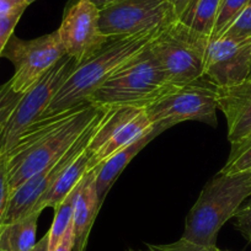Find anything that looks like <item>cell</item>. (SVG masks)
<instances>
[{
  "label": "cell",
  "instance_id": "obj_23",
  "mask_svg": "<svg viewBox=\"0 0 251 251\" xmlns=\"http://www.w3.org/2000/svg\"><path fill=\"white\" fill-rule=\"evenodd\" d=\"M222 37L234 41H244L251 38V0Z\"/></svg>",
  "mask_w": 251,
  "mask_h": 251
},
{
  "label": "cell",
  "instance_id": "obj_9",
  "mask_svg": "<svg viewBox=\"0 0 251 251\" xmlns=\"http://www.w3.org/2000/svg\"><path fill=\"white\" fill-rule=\"evenodd\" d=\"M108 108L110 107H102V110L94 118L93 122L88 126V128L80 134V137L74 142L73 146L57 161L48 165L47 168L41 170L36 175L31 176L30 178H27L25 182L21 183L18 188H15L11 192L10 197H9L8 207H6L5 214H4L3 222H1V228L4 226L13 223V222L25 218L28 214L32 213L33 207L37 203L38 200L54 183V181L63 173V170L68 165H71L88 148L89 143L100 127Z\"/></svg>",
  "mask_w": 251,
  "mask_h": 251
},
{
  "label": "cell",
  "instance_id": "obj_5",
  "mask_svg": "<svg viewBox=\"0 0 251 251\" xmlns=\"http://www.w3.org/2000/svg\"><path fill=\"white\" fill-rule=\"evenodd\" d=\"M76 64L66 54L27 91L15 98L0 96V156L8 154L26 129L40 120Z\"/></svg>",
  "mask_w": 251,
  "mask_h": 251
},
{
  "label": "cell",
  "instance_id": "obj_36",
  "mask_svg": "<svg viewBox=\"0 0 251 251\" xmlns=\"http://www.w3.org/2000/svg\"><path fill=\"white\" fill-rule=\"evenodd\" d=\"M214 251H226V250H221V249L216 248V249H214Z\"/></svg>",
  "mask_w": 251,
  "mask_h": 251
},
{
  "label": "cell",
  "instance_id": "obj_12",
  "mask_svg": "<svg viewBox=\"0 0 251 251\" xmlns=\"http://www.w3.org/2000/svg\"><path fill=\"white\" fill-rule=\"evenodd\" d=\"M100 10L91 0H71L58 28L62 45L78 64L102 48L110 37L100 31Z\"/></svg>",
  "mask_w": 251,
  "mask_h": 251
},
{
  "label": "cell",
  "instance_id": "obj_16",
  "mask_svg": "<svg viewBox=\"0 0 251 251\" xmlns=\"http://www.w3.org/2000/svg\"><path fill=\"white\" fill-rule=\"evenodd\" d=\"M161 133H163V132H161L160 129L153 128V131H151V133L142 137L141 139H138V141H136L134 143H132L131 146L126 147L122 151H117V153H115L113 155H111L110 158L106 159L105 161L99 164L98 175H96L95 178V185L100 206H102L106 195L108 194L110 188L112 187L113 182L117 180L118 176H120L121 173L125 170L126 166L131 163L132 159L136 158V155L142 151V149L146 148L153 139H155L156 137Z\"/></svg>",
  "mask_w": 251,
  "mask_h": 251
},
{
  "label": "cell",
  "instance_id": "obj_33",
  "mask_svg": "<svg viewBox=\"0 0 251 251\" xmlns=\"http://www.w3.org/2000/svg\"><path fill=\"white\" fill-rule=\"evenodd\" d=\"M35 1H37V0H26V3H27V5H31V4L35 3Z\"/></svg>",
  "mask_w": 251,
  "mask_h": 251
},
{
  "label": "cell",
  "instance_id": "obj_26",
  "mask_svg": "<svg viewBox=\"0 0 251 251\" xmlns=\"http://www.w3.org/2000/svg\"><path fill=\"white\" fill-rule=\"evenodd\" d=\"M10 197V186H9L8 175V159L5 155L0 156V228L8 207Z\"/></svg>",
  "mask_w": 251,
  "mask_h": 251
},
{
  "label": "cell",
  "instance_id": "obj_19",
  "mask_svg": "<svg viewBox=\"0 0 251 251\" xmlns=\"http://www.w3.org/2000/svg\"><path fill=\"white\" fill-rule=\"evenodd\" d=\"M221 0H194L178 21L196 33L211 38Z\"/></svg>",
  "mask_w": 251,
  "mask_h": 251
},
{
  "label": "cell",
  "instance_id": "obj_7",
  "mask_svg": "<svg viewBox=\"0 0 251 251\" xmlns=\"http://www.w3.org/2000/svg\"><path fill=\"white\" fill-rule=\"evenodd\" d=\"M208 40L177 20L164 27L149 47L171 85L180 86L204 76Z\"/></svg>",
  "mask_w": 251,
  "mask_h": 251
},
{
  "label": "cell",
  "instance_id": "obj_28",
  "mask_svg": "<svg viewBox=\"0 0 251 251\" xmlns=\"http://www.w3.org/2000/svg\"><path fill=\"white\" fill-rule=\"evenodd\" d=\"M27 6L26 0H0V15L14 13L21 9L26 10Z\"/></svg>",
  "mask_w": 251,
  "mask_h": 251
},
{
  "label": "cell",
  "instance_id": "obj_31",
  "mask_svg": "<svg viewBox=\"0 0 251 251\" xmlns=\"http://www.w3.org/2000/svg\"><path fill=\"white\" fill-rule=\"evenodd\" d=\"M30 251H50V234L47 233L35 244Z\"/></svg>",
  "mask_w": 251,
  "mask_h": 251
},
{
  "label": "cell",
  "instance_id": "obj_17",
  "mask_svg": "<svg viewBox=\"0 0 251 251\" xmlns=\"http://www.w3.org/2000/svg\"><path fill=\"white\" fill-rule=\"evenodd\" d=\"M91 153L88 148L60 174L52 186L41 196L33 207L32 213H41L45 208H57L60 202L68 196L69 192L78 185L88 173V164Z\"/></svg>",
  "mask_w": 251,
  "mask_h": 251
},
{
  "label": "cell",
  "instance_id": "obj_10",
  "mask_svg": "<svg viewBox=\"0 0 251 251\" xmlns=\"http://www.w3.org/2000/svg\"><path fill=\"white\" fill-rule=\"evenodd\" d=\"M175 21L169 0H120L100 10L99 25L106 37H125L161 30Z\"/></svg>",
  "mask_w": 251,
  "mask_h": 251
},
{
  "label": "cell",
  "instance_id": "obj_8",
  "mask_svg": "<svg viewBox=\"0 0 251 251\" xmlns=\"http://www.w3.org/2000/svg\"><path fill=\"white\" fill-rule=\"evenodd\" d=\"M66 54L58 30L33 40L13 35L1 57L13 63L14 75L0 90V96L15 98L27 91Z\"/></svg>",
  "mask_w": 251,
  "mask_h": 251
},
{
  "label": "cell",
  "instance_id": "obj_27",
  "mask_svg": "<svg viewBox=\"0 0 251 251\" xmlns=\"http://www.w3.org/2000/svg\"><path fill=\"white\" fill-rule=\"evenodd\" d=\"M235 228L251 245V200L236 212Z\"/></svg>",
  "mask_w": 251,
  "mask_h": 251
},
{
  "label": "cell",
  "instance_id": "obj_3",
  "mask_svg": "<svg viewBox=\"0 0 251 251\" xmlns=\"http://www.w3.org/2000/svg\"><path fill=\"white\" fill-rule=\"evenodd\" d=\"M251 196V171L218 173L207 182L188 212L181 238L197 245L214 248L222 226Z\"/></svg>",
  "mask_w": 251,
  "mask_h": 251
},
{
  "label": "cell",
  "instance_id": "obj_4",
  "mask_svg": "<svg viewBox=\"0 0 251 251\" xmlns=\"http://www.w3.org/2000/svg\"><path fill=\"white\" fill-rule=\"evenodd\" d=\"M149 46L94 91L89 102L102 107L146 108L170 90L174 85Z\"/></svg>",
  "mask_w": 251,
  "mask_h": 251
},
{
  "label": "cell",
  "instance_id": "obj_6",
  "mask_svg": "<svg viewBox=\"0 0 251 251\" xmlns=\"http://www.w3.org/2000/svg\"><path fill=\"white\" fill-rule=\"evenodd\" d=\"M217 91L218 86L202 76L185 85L173 86L144 110L153 128L161 132L185 121H199L216 127Z\"/></svg>",
  "mask_w": 251,
  "mask_h": 251
},
{
  "label": "cell",
  "instance_id": "obj_2",
  "mask_svg": "<svg viewBox=\"0 0 251 251\" xmlns=\"http://www.w3.org/2000/svg\"><path fill=\"white\" fill-rule=\"evenodd\" d=\"M161 30L108 38L107 42L95 54L80 64H76L41 118L58 115L69 108L89 102L94 91L98 90L134 55L148 47Z\"/></svg>",
  "mask_w": 251,
  "mask_h": 251
},
{
  "label": "cell",
  "instance_id": "obj_21",
  "mask_svg": "<svg viewBox=\"0 0 251 251\" xmlns=\"http://www.w3.org/2000/svg\"><path fill=\"white\" fill-rule=\"evenodd\" d=\"M251 171V134L231 143L230 153L219 173L236 174Z\"/></svg>",
  "mask_w": 251,
  "mask_h": 251
},
{
  "label": "cell",
  "instance_id": "obj_15",
  "mask_svg": "<svg viewBox=\"0 0 251 251\" xmlns=\"http://www.w3.org/2000/svg\"><path fill=\"white\" fill-rule=\"evenodd\" d=\"M96 175H98V166L89 170L81 180V187L74 204L73 222H72L74 233L73 251H85L89 233L101 208L95 185Z\"/></svg>",
  "mask_w": 251,
  "mask_h": 251
},
{
  "label": "cell",
  "instance_id": "obj_22",
  "mask_svg": "<svg viewBox=\"0 0 251 251\" xmlns=\"http://www.w3.org/2000/svg\"><path fill=\"white\" fill-rule=\"evenodd\" d=\"M250 0H221L218 15H217L216 24H214L213 32L211 38H221L226 32L229 27L238 19L241 11L245 9Z\"/></svg>",
  "mask_w": 251,
  "mask_h": 251
},
{
  "label": "cell",
  "instance_id": "obj_37",
  "mask_svg": "<svg viewBox=\"0 0 251 251\" xmlns=\"http://www.w3.org/2000/svg\"><path fill=\"white\" fill-rule=\"evenodd\" d=\"M0 129H1V118H0Z\"/></svg>",
  "mask_w": 251,
  "mask_h": 251
},
{
  "label": "cell",
  "instance_id": "obj_30",
  "mask_svg": "<svg viewBox=\"0 0 251 251\" xmlns=\"http://www.w3.org/2000/svg\"><path fill=\"white\" fill-rule=\"evenodd\" d=\"M169 1H170L171 5H173L174 11H175L176 14V18H177L178 20L194 0H169Z\"/></svg>",
  "mask_w": 251,
  "mask_h": 251
},
{
  "label": "cell",
  "instance_id": "obj_29",
  "mask_svg": "<svg viewBox=\"0 0 251 251\" xmlns=\"http://www.w3.org/2000/svg\"><path fill=\"white\" fill-rule=\"evenodd\" d=\"M74 249V233H73V224H71L68 229H67L66 234L60 240L59 245L54 249L53 251H73Z\"/></svg>",
  "mask_w": 251,
  "mask_h": 251
},
{
  "label": "cell",
  "instance_id": "obj_14",
  "mask_svg": "<svg viewBox=\"0 0 251 251\" xmlns=\"http://www.w3.org/2000/svg\"><path fill=\"white\" fill-rule=\"evenodd\" d=\"M217 105L226 116L230 144L251 134V80L218 88Z\"/></svg>",
  "mask_w": 251,
  "mask_h": 251
},
{
  "label": "cell",
  "instance_id": "obj_20",
  "mask_svg": "<svg viewBox=\"0 0 251 251\" xmlns=\"http://www.w3.org/2000/svg\"><path fill=\"white\" fill-rule=\"evenodd\" d=\"M80 187L81 181L69 192L68 196L60 202L59 206L54 208V219H53L50 229L48 230V234H50V251H53L59 245L60 240H62V238L66 234L67 229L71 226L72 222H73L74 204H75V200L79 191H80Z\"/></svg>",
  "mask_w": 251,
  "mask_h": 251
},
{
  "label": "cell",
  "instance_id": "obj_35",
  "mask_svg": "<svg viewBox=\"0 0 251 251\" xmlns=\"http://www.w3.org/2000/svg\"><path fill=\"white\" fill-rule=\"evenodd\" d=\"M127 251H143V250H134V249H128Z\"/></svg>",
  "mask_w": 251,
  "mask_h": 251
},
{
  "label": "cell",
  "instance_id": "obj_1",
  "mask_svg": "<svg viewBox=\"0 0 251 251\" xmlns=\"http://www.w3.org/2000/svg\"><path fill=\"white\" fill-rule=\"evenodd\" d=\"M101 110L102 106L85 102L58 115L40 118L31 125L5 154L10 194L31 176L57 161Z\"/></svg>",
  "mask_w": 251,
  "mask_h": 251
},
{
  "label": "cell",
  "instance_id": "obj_18",
  "mask_svg": "<svg viewBox=\"0 0 251 251\" xmlns=\"http://www.w3.org/2000/svg\"><path fill=\"white\" fill-rule=\"evenodd\" d=\"M40 214L31 213L0 229V251H30L37 243L36 230Z\"/></svg>",
  "mask_w": 251,
  "mask_h": 251
},
{
  "label": "cell",
  "instance_id": "obj_34",
  "mask_svg": "<svg viewBox=\"0 0 251 251\" xmlns=\"http://www.w3.org/2000/svg\"><path fill=\"white\" fill-rule=\"evenodd\" d=\"M248 80H251V68H250V73H249V76H248Z\"/></svg>",
  "mask_w": 251,
  "mask_h": 251
},
{
  "label": "cell",
  "instance_id": "obj_25",
  "mask_svg": "<svg viewBox=\"0 0 251 251\" xmlns=\"http://www.w3.org/2000/svg\"><path fill=\"white\" fill-rule=\"evenodd\" d=\"M214 248L197 245L181 238L180 240L170 244H148L146 251H214Z\"/></svg>",
  "mask_w": 251,
  "mask_h": 251
},
{
  "label": "cell",
  "instance_id": "obj_13",
  "mask_svg": "<svg viewBox=\"0 0 251 251\" xmlns=\"http://www.w3.org/2000/svg\"><path fill=\"white\" fill-rule=\"evenodd\" d=\"M251 68V38L234 41L209 38L204 54V76L218 88L248 80Z\"/></svg>",
  "mask_w": 251,
  "mask_h": 251
},
{
  "label": "cell",
  "instance_id": "obj_11",
  "mask_svg": "<svg viewBox=\"0 0 251 251\" xmlns=\"http://www.w3.org/2000/svg\"><path fill=\"white\" fill-rule=\"evenodd\" d=\"M153 131L144 108L110 107L89 143L88 170Z\"/></svg>",
  "mask_w": 251,
  "mask_h": 251
},
{
  "label": "cell",
  "instance_id": "obj_24",
  "mask_svg": "<svg viewBox=\"0 0 251 251\" xmlns=\"http://www.w3.org/2000/svg\"><path fill=\"white\" fill-rule=\"evenodd\" d=\"M24 13L25 10L21 9V10L14 11V13L0 15V57H1V53H3L5 46L8 45L9 40L14 35V30Z\"/></svg>",
  "mask_w": 251,
  "mask_h": 251
},
{
  "label": "cell",
  "instance_id": "obj_32",
  "mask_svg": "<svg viewBox=\"0 0 251 251\" xmlns=\"http://www.w3.org/2000/svg\"><path fill=\"white\" fill-rule=\"evenodd\" d=\"M120 0H91V3L99 9V10H102V9L107 8V6L112 5V4L117 3Z\"/></svg>",
  "mask_w": 251,
  "mask_h": 251
}]
</instances>
